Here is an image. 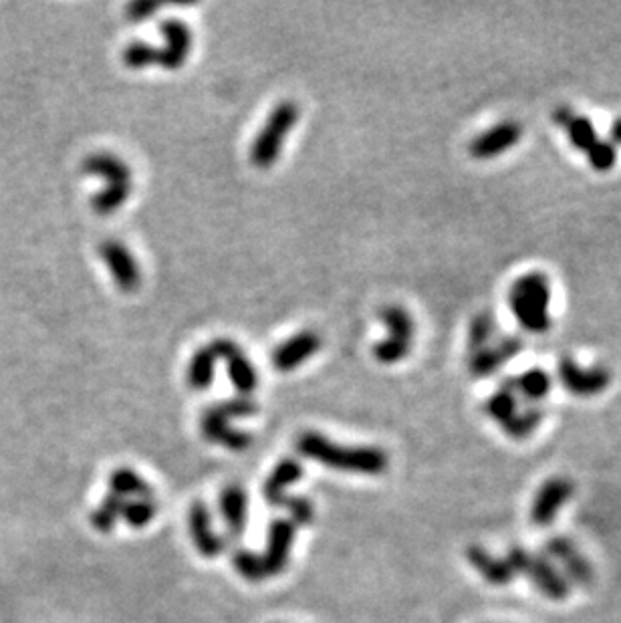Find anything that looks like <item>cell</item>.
I'll list each match as a JSON object with an SVG mask.
<instances>
[{
	"mask_svg": "<svg viewBox=\"0 0 621 623\" xmlns=\"http://www.w3.org/2000/svg\"><path fill=\"white\" fill-rule=\"evenodd\" d=\"M81 170L87 176L101 178L105 184L103 190L91 198V210L97 216H111L130 200L134 192V172L123 158L111 152H95L83 160Z\"/></svg>",
	"mask_w": 621,
	"mask_h": 623,
	"instance_id": "6da1fadb",
	"label": "cell"
},
{
	"mask_svg": "<svg viewBox=\"0 0 621 623\" xmlns=\"http://www.w3.org/2000/svg\"><path fill=\"white\" fill-rule=\"evenodd\" d=\"M551 283L541 271L521 275L509 289V307L517 323L535 335H543L553 325Z\"/></svg>",
	"mask_w": 621,
	"mask_h": 623,
	"instance_id": "7a4b0ae2",
	"label": "cell"
},
{
	"mask_svg": "<svg viewBox=\"0 0 621 623\" xmlns=\"http://www.w3.org/2000/svg\"><path fill=\"white\" fill-rule=\"evenodd\" d=\"M484 414L501 426L511 440H529L543 424L545 410L525 402L507 380L499 390L490 394L482 406Z\"/></svg>",
	"mask_w": 621,
	"mask_h": 623,
	"instance_id": "3957f363",
	"label": "cell"
},
{
	"mask_svg": "<svg viewBox=\"0 0 621 623\" xmlns=\"http://www.w3.org/2000/svg\"><path fill=\"white\" fill-rule=\"evenodd\" d=\"M299 450L319 460L327 466H335L339 470H355L365 474H380L388 466V456L380 448H345L329 442L325 436L317 432H305L297 440Z\"/></svg>",
	"mask_w": 621,
	"mask_h": 623,
	"instance_id": "277c9868",
	"label": "cell"
},
{
	"mask_svg": "<svg viewBox=\"0 0 621 623\" xmlns=\"http://www.w3.org/2000/svg\"><path fill=\"white\" fill-rule=\"evenodd\" d=\"M557 126L567 134L571 146L587 156V164L599 172H611L617 164V148L597 136L593 121L585 115L575 113L571 107H559L553 113Z\"/></svg>",
	"mask_w": 621,
	"mask_h": 623,
	"instance_id": "5b68a950",
	"label": "cell"
},
{
	"mask_svg": "<svg viewBox=\"0 0 621 623\" xmlns=\"http://www.w3.org/2000/svg\"><path fill=\"white\" fill-rule=\"evenodd\" d=\"M299 117L301 109L297 101L287 99L273 107L265 126L253 140L251 152H248V158L257 170H271L279 162L285 142L299 123Z\"/></svg>",
	"mask_w": 621,
	"mask_h": 623,
	"instance_id": "8992f818",
	"label": "cell"
},
{
	"mask_svg": "<svg viewBox=\"0 0 621 623\" xmlns=\"http://www.w3.org/2000/svg\"><path fill=\"white\" fill-rule=\"evenodd\" d=\"M257 414V404L246 400V398H236V400H228V402H220L212 408H208L202 416V432L210 442L240 450L246 448L251 438L244 432L232 430L230 428V420L232 418H246Z\"/></svg>",
	"mask_w": 621,
	"mask_h": 623,
	"instance_id": "52a82bcc",
	"label": "cell"
},
{
	"mask_svg": "<svg viewBox=\"0 0 621 623\" xmlns=\"http://www.w3.org/2000/svg\"><path fill=\"white\" fill-rule=\"evenodd\" d=\"M380 319L388 329V337L374 347V357L382 365H396L404 361L414 347V317L400 305H388L382 309Z\"/></svg>",
	"mask_w": 621,
	"mask_h": 623,
	"instance_id": "ba28073f",
	"label": "cell"
},
{
	"mask_svg": "<svg viewBox=\"0 0 621 623\" xmlns=\"http://www.w3.org/2000/svg\"><path fill=\"white\" fill-rule=\"evenodd\" d=\"M99 257L111 275V281L123 295H134L142 287V267L130 248L117 238L99 244Z\"/></svg>",
	"mask_w": 621,
	"mask_h": 623,
	"instance_id": "9c48e42d",
	"label": "cell"
},
{
	"mask_svg": "<svg viewBox=\"0 0 621 623\" xmlns=\"http://www.w3.org/2000/svg\"><path fill=\"white\" fill-rule=\"evenodd\" d=\"M557 376L565 392L575 398H595L611 384V371L605 365H579L571 355L561 357Z\"/></svg>",
	"mask_w": 621,
	"mask_h": 623,
	"instance_id": "30bf717a",
	"label": "cell"
},
{
	"mask_svg": "<svg viewBox=\"0 0 621 623\" xmlns=\"http://www.w3.org/2000/svg\"><path fill=\"white\" fill-rule=\"evenodd\" d=\"M523 351V341L509 333H494L484 345L468 353V371L474 378H488Z\"/></svg>",
	"mask_w": 621,
	"mask_h": 623,
	"instance_id": "8fae6325",
	"label": "cell"
},
{
	"mask_svg": "<svg viewBox=\"0 0 621 623\" xmlns=\"http://www.w3.org/2000/svg\"><path fill=\"white\" fill-rule=\"evenodd\" d=\"M212 351L216 353L218 361L226 363L228 378L234 386V390L240 396L253 394L259 386V373L253 365V361L246 357V353L240 349V345L228 337H218L210 343Z\"/></svg>",
	"mask_w": 621,
	"mask_h": 623,
	"instance_id": "7c38bea8",
	"label": "cell"
},
{
	"mask_svg": "<svg viewBox=\"0 0 621 623\" xmlns=\"http://www.w3.org/2000/svg\"><path fill=\"white\" fill-rule=\"evenodd\" d=\"M573 492H575V484L571 478H565V476L547 478L533 498L531 513H529L531 523L535 527L553 525L559 511L571 501Z\"/></svg>",
	"mask_w": 621,
	"mask_h": 623,
	"instance_id": "4fadbf2b",
	"label": "cell"
},
{
	"mask_svg": "<svg viewBox=\"0 0 621 623\" xmlns=\"http://www.w3.org/2000/svg\"><path fill=\"white\" fill-rule=\"evenodd\" d=\"M523 140V126L515 119L494 123L468 144V154L474 160H494L511 152Z\"/></svg>",
	"mask_w": 621,
	"mask_h": 623,
	"instance_id": "5bb4252c",
	"label": "cell"
},
{
	"mask_svg": "<svg viewBox=\"0 0 621 623\" xmlns=\"http://www.w3.org/2000/svg\"><path fill=\"white\" fill-rule=\"evenodd\" d=\"M545 557L553 563H559V571L565 575L569 585L589 587L593 583V567L585 555L579 553L575 543L565 537H551L545 543Z\"/></svg>",
	"mask_w": 621,
	"mask_h": 623,
	"instance_id": "9a60e30c",
	"label": "cell"
},
{
	"mask_svg": "<svg viewBox=\"0 0 621 623\" xmlns=\"http://www.w3.org/2000/svg\"><path fill=\"white\" fill-rule=\"evenodd\" d=\"M164 47H158V67L166 71H178L184 67L192 53V31L184 21L168 19L160 27Z\"/></svg>",
	"mask_w": 621,
	"mask_h": 623,
	"instance_id": "2e32d148",
	"label": "cell"
},
{
	"mask_svg": "<svg viewBox=\"0 0 621 623\" xmlns=\"http://www.w3.org/2000/svg\"><path fill=\"white\" fill-rule=\"evenodd\" d=\"M321 345H323V341H321V335L317 331L303 329L273 349L271 363L275 369H279L283 373L295 371L305 361H309L321 349Z\"/></svg>",
	"mask_w": 621,
	"mask_h": 623,
	"instance_id": "e0dca14e",
	"label": "cell"
},
{
	"mask_svg": "<svg viewBox=\"0 0 621 623\" xmlns=\"http://www.w3.org/2000/svg\"><path fill=\"white\" fill-rule=\"evenodd\" d=\"M525 575L551 601H563L571 593V585L565 575L545 555H533Z\"/></svg>",
	"mask_w": 621,
	"mask_h": 623,
	"instance_id": "ac0fdd59",
	"label": "cell"
},
{
	"mask_svg": "<svg viewBox=\"0 0 621 623\" xmlns=\"http://www.w3.org/2000/svg\"><path fill=\"white\" fill-rule=\"evenodd\" d=\"M466 559L472 565V569L488 583L494 587H505L511 585L515 579L513 569L509 567L507 559L496 557L492 553H488L484 547L480 545H470L466 549Z\"/></svg>",
	"mask_w": 621,
	"mask_h": 623,
	"instance_id": "d6986e66",
	"label": "cell"
},
{
	"mask_svg": "<svg viewBox=\"0 0 621 623\" xmlns=\"http://www.w3.org/2000/svg\"><path fill=\"white\" fill-rule=\"evenodd\" d=\"M218 357L210 345L196 349L186 367V382L194 392H206L216 376Z\"/></svg>",
	"mask_w": 621,
	"mask_h": 623,
	"instance_id": "ffe728a7",
	"label": "cell"
},
{
	"mask_svg": "<svg viewBox=\"0 0 621 623\" xmlns=\"http://www.w3.org/2000/svg\"><path fill=\"white\" fill-rule=\"evenodd\" d=\"M509 382L517 390V394L533 406H541V402L551 394L553 388L551 376L543 367H531L519 373V376L511 378Z\"/></svg>",
	"mask_w": 621,
	"mask_h": 623,
	"instance_id": "44dd1931",
	"label": "cell"
},
{
	"mask_svg": "<svg viewBox=\"0 0 621 623\" xmlns=\"http://www.w3.org/2000/svg\"><path fill=\"white\" fill-rule=\"evenodd\" d=\"M121 61L132 71H142L158 65V47L146 41H134L121 53Z\"/></svg>",
	"mask_w": 621,
	"mask_h": 623,
	"instance_id": "7402d4cb",
	"label": "cell"
},
{
	"mask_svg": "<svg viewBox=\"0 0 621 623\" xmlns=\"http://www.w3.org/2000/svg\"><path fill=\"white\" fill-rule=\"evenodd\" d=\"M494 333H499V325H496V319L492 317V313H478L476 317H472L470 325H468V339H466V351L472 353L476 351L480 345H484Z\"/></svg>",
	"mask_w": 621,
	"mask_h": 623,
	"instance_id": "603a6c76",
	"label": "cell"
},
{
	"mask_svg": "<svg viewBox=\"0 0 621 623\" xmlns=\"http://www.w3.org/2000/svg\"><path fill=\"white\" fill-rule=\"evenodd\" d=\"M162 9L160 3H152V0H136V3L126 7V17L132 23H144L152 19Z\"/></svg>",
	"mask_w": 621,
	"mask_h": 623,
	"instance_id": "cb8c5ba5",
	"label": "cell"
},
{
	"mask_svg": "<svg viewBox=\"0 0 621 623\" xmlns=\"http://www.w3.org/2000/svg\"><path fill=\"white\" fill-rule=\"evenodd\" d=\"M531 557L533 553H529L525 547H519V545H513L507 553V563L509 567L513 569L515 575H525L527 569H529V563H531Z\"/></svg>",
	"mask_w": 621,
	"mask_h": 623,
	"instance_id": "d4e9b609",
	"label": "cell"
},
{
	"mask_svg": "<svg viewBox=\"0 0 621 623\" xmlns=\"http://www.w3.org/2000/svg\"><path fill=\"white\" fill-rule=\"evenodd\" d=\"M609 142L617 148L621 146V117H617L613 123H611V130H609Z\"/></svg>",
	"mask_w": 621,
	"mask_h": 623,
	"instance_id": "484cf974",
	"label": "cell"
}]
</instances>
